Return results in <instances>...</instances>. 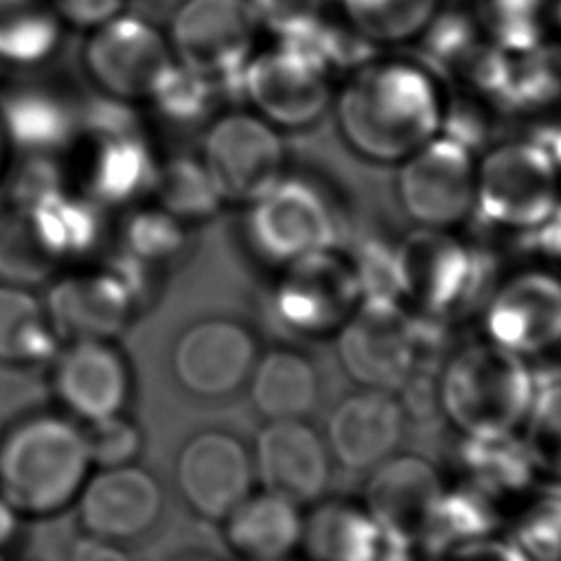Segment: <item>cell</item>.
Here are the masks:
<instances>
[{
	"label": "cell",
	"instance_id": "obj_1",
	"mask_svg": "<svg viewBox=\"0 0 561 561\" xmlns=\"http://www.w3.org/2000/svg\"><path fill=\"white\" fill-rule=\"evenodd\" d=\"M445 83L419 59L377 55L346 75L331 112L346 149L373 164H399L440 129Z\"/></svg>",
	"mask_w": 561,
	"mask_h": 561
},
{
	"label": "cell",
	"instance_id": "obj_2",
	"mask_svg": "<svg viewBox=\"0 0 561 561\" xmlns=\"http://www.w3.org/2000/svg\"><path fill=\"white\" fill-rule=\"evenodd\" d=\"M138 105L105 96L83 101L72 140L59 156L68 186L103 210L149 199L160 156Z\"/></svg>",
	"mask_w": 561,
	"mask_h": 561
},
{
	"label": "cell",
	"instance_id": "obj_3",
	"mask_svg": "<svg viewBox=\"0 0 561 561\" xmlns=\"http://www.w3.org/2000/svg\"><path fill=\"white\" fill-rule=\"evenodd\" d=\"M90 473L85 430L68 414L35 412L0 436V495L20 517L66 511Z\"/></svg>",
	"mask_w": 561,
	"mask_h": 561
},
{
	"label": "cell",
	"instance_id": "obj_4",
	"mask_svg": "<svg viewBox=\"0 0 561 561\" xmlns=\"http://www.w3.org/2000/svg\"><path fill=\"white\" fill-rule=\"evenodd\" d=\"M535 390L528 359L489 340L454 351L436 377L438 408L462 436L519 434Z\"/></svg>",
	"mask_w": 561,
	"mask_h": 561
},
{
	"label": "cell",
	"instance_id": "obj_5",
	"mask_svg": "<svg viewBox=\"0 0 561 561\" xmlns=\"http://www.w3.org/2000/svg\"><path fill=\"white\" fill-rule=\"evenodd\" d=\"M335 335L340 364L351 379L392 390L443 357L447 322L399 300H359Z\"/></svg>",
	"mask_w": 561,
	"mask_h": 561
},
{
	"label": "cell",
	"instance_id": "obj_6",
	"mask_svg": "<svg viewBox=\"0 0 561 561\" xmlns=\"http://www.w3.org/2000/svg\"><path fill=\"white\" fill-rule=\"evenodd\" d=\"M403 302L443 322L482 307L497 285L495 256L454 230L414 228L397 239Z\"/></svg>",
	"mask_w": 561,
	"mask_h": 561
},
{
	"label": "cell",
	"instance_id": "obj_7",
	"mask_svg": "<svg viewBox=\"0 0 561 561\" xmlns=\"http://www.w3.org/2000/svg\"><path fill=\"white\" fill-rule=\"evenodd\" d=\"M243 234L256 259L283 267L311 252L340 248L342 213L324 184L287 171L245 206Z\"/></svg>",
	"mask_w": 561,
	"mask_h": 561
},
{
	"label": "cell",
	"instance_id": "obj_8",
	"mask_svg": "<svg viewBox=\"0 0 561 561\" xmlns=\"http://www.w3.org/2000/svg\"><path fill=\"white\" fill-rule=\"evenodd\" d=\"M561 197V171L535 138L491 145L478 156L473 217L517 237L537 228Z\"/></svg>",
	"mask_w": 561,
	"mask_h": 561
},
{
	"label": "cell",
	"instance_id": "obj_9",
	"mask_svg": "<svg viewBox=\"0 0 561 561\" xmlns=\"http://www.w3.org/2000/svg\"><path fill=\"white\" fill-rule=\"evenodd\" d=\"M333 77L294 44L274 42L256 48L243 70L221 90L243 99L248 110L276 129H307L333 103ZM224 92V94H226Z\"/></svg>",
	"mask_w": 561,
	"mask_h": 561
},
{
	"label": "cell",
	"instance_id": "obj_10",
	"mask_svg": "<svg viewBox=\"0 0 561 561\" xmlns=\"http://www.w3.org/2000/svg\"><path fill=\"white\" fill-rule=\"evenodd\" d=\"M167 33L127 9L85 33L81 66L99 96L145 105L173 66Z\"/></svg>",
	"mask_w": 561,
	"mask_h": 561
},
{
	"label": "cell",
	"instance_id": "obj_11",
	"mask_svg": "<svg viewBox=\"0 0 561 561\" xmlns=\"http://www.w3.org/2000/svg\"><path fill=\"white\" fill-rule=\"evenodd\" d=\"M197 156L224 204L248 206L287 173L283 131L248 107L215 114L204 127Z\"/></svg>",
	"mask_w": 561,
	"mask_h": 561
},
{
	"label": "cell",
	"instance_id": "obj_12",
	"mask_svg": "<svg viewBox=\"0 0 561 561\" xmlns=\"http://www.w3.org/2000/svg\"><path fill=\"white\" fill-rule=\"evenodd\" d=\"M42 298L59 344L116 342L142 309L110 261L61 270Z\"/></svg>",
	"mask_w": 561,
	"mask_h": 561
},
{
	"label": "cell",
	"instance_id": "obj_13",
	"mask_svg": "<svg viewBox=\"0 0 561 561\" xmlns=\"http://www.w3.org/2000/svg\"><path fill=\"white\" fill-rule=\"evenodd\" d=\"M476 164V153L436 134L397 164L401 210L419 228H458L473 217Z\"/></svg>",
	"mask_w": 561,
	"mask_h": 561
},
{
	"label": "cell",
	"instance_id": "obj_14",
	"mask_svg": "<svg viewBox=\"0 0 561 561\" xmlns=\"http://www.w3.org/2000/svg\"><path fill=\"white\" fill-rule=\"evenodd\" d=\"M362 294L340 248L300 256L278 267L272 307L278 322L302 337H327L342 329Z\"/></svg>",
	"mask_w": 561,
	"mask_h": 561
},
{
	"label": "cell",
	"instance_id": "obj_15",
	"mask_svg": "<svg viewBox=\"0 0 561 561\" xmlns=\"http://www.w3.org/2000/svg\"><path fill=\"white\" fill-rule=\"evenodd\" d=\"M164 33L178 64L224 81L256 53L261 26L250 0H180Z\"/></svg>",
	"mask_w": 561,
	"mask_h": 561
},
{
	"label": "cell",
	"instance_id": "obj_16",
	"mask_svg": "<svg viewBox=\"0 0 561 561\" xmlns=\"http://www.w3.org/2000/svg\"><path fill=\"white\" fill-rule=\"evenodd\" d=\"M482 327L489 342L524 359L559 348L561 276L530 267L497 280L482 305Z\"/></svg>",
	"mask_w": 561,
	"mask_h": 561
},
{
	"label": "cell",
	"instance_id": "obj_17",
	"mask_svg": "<svg viewBox=\"0 0 561 561\" xmlns=\"http://www.w3.org/2000/svg\"><path fill=\"white\" fill-rule=\"evenodd\" d=\"M256 357V340L243 322L210 316L191 322L175 337L171 370L188 394L221 399L250 379Z\"/></svg>",
	"mask_w": 561,
	"mask_h": 561
},
{
	"label": "cell",
	"instance_id": "obj_18",
	"mask_svg": "<svg viewBox=\"0 0 561 561\" xmlns=\"http://www.w3.org/2000/svg\"><path fill=\"white\" fill-rule=\"evenodd\" d=\"M50 364V388L64 414L81 425L125 414L134 377L116 342H66Z\"/></svg>",
	"mask_w": 561,
	"mask_h": 561
},
{
	"label": "cell",
	"instance_id": "obj_19",
	"mask_svg": "<svg viewBox=\"0 0 561 561\" xmlns=\"http://www.w3.org/2000/svg\"><path fill=\"white\" fill-rule=\"evenodd\" d=\"M252 456L230 432H197L178 451V491L186 506L204 519L221 522L252 493Z\"/></svg>",
	"mask_w": 561,
	"mask_h": 561
},
{
	"label": "cell",
	"instance_id": "obj_20",
	"mask_svg": "<svg viewBox=\"0 0 561 561\" xmlns=\"http://www.w3.org/2000/svg\"><path fill=\"white\" fill-rule=\"evenodd\" d=\"M75 506L85 535L125 543L147 535L158 524L164 493L151 471L131 462L90 473Z\"/></svg>",
	"mask_w": 561,
	"mask_h": 561
},
{
	"label": "cell",
	"instance_id": "obj_21",
	"mask_svg": "<svg viewBox=\"0 0 561 561\" xmlns=\"http://www.w3.org/2000/svg\"><path fill=\"white\" fill-rule=\"evenodd\" d=\"M370 473L364 506L388 543L405 548L421 543L445 484L436 467L414 454L388 456Z\"/></svg>",
	"mask_w": 561,
	"mask_h": 561
},
{
	"label": "cell",
	"instance_id": "obj_22",
	"mask_svg": "<svg viewBox=\"0 0 561 561\" xmlns=\"http://www.w3.org/2000/svg\"><path fill=\"white\" fill-rule=\"evenodd\" d=\"M31 72L0 83V118L13 153L59 158L77 131L83 101L68 85Z\"/></svg>",
	"mask_w": 561,
	"mask_h": 561
},
{
	"label": "cell",
	"instance_id": "obj_23",
	"mask_svg": "<svg viewBox=\"0 0 561 561\" xmlns=\"http://www.w3.org/2000/svg\"><path fill=\"white\" fill-rule=\"evenodd\" d=\"M59 193L35 204L2 202L0 283L35 289L72 265L66 228L55 204Z\"/></svg>",
	"mask_w": 561,
	"mask_h": 561
},
{
	"label": "cell",
	"instance_id": "obj_24",
	"mask_svg": "<svg viewBox=\"0 0 561 561\" xmlns=\"http://www.w3.org/2000/svg\"><path fill=\"white\" fill-rule=\"evenodd\" d=\"M252 465L265 491L298 506L316 502L331 473L324 440L300 419L270 421L256 436Z\"/></svg>",
	"mask_w": 561,
	"mask_h": 561
},
{
	"label": "cell",
	"instance_id": "obj_25",
	"mask_svg": "<svg viewBox=\"0 0 561 561\" xmlns=\"http://www.w3.org/2000/svg\"><path fill=\"white\" fill-rule=\"evenodd\" d=\"M403 430V405L390 390L364 388L342 399L327 430L333 458L353 469H373L394 454Z\"/></svg>",
	"mask_w": 561,
	"mask_h": 561
},
{
	"label": "cell",
	"instance_id": "obj_26",
	"mask_svg": "<svg viewBox=\"0 0 561 561\" xmlns=\"http://www.w3.org/2000/svg\"><path fill=\"white\" fill-rule=\"evenodd\" d=\"M228 548L241 561H283L302 537L298 504L270 493H250L224 519Z\"/></svg>",
	"mask_w": 561,
	"mask_h": 561
},
{
	"label": "cell",
	"instance_id": "obj_27",
	"mask_svg": "<svg viewBox=\"0 0 561 561\" xmlns=\"http://www.w3.org/2000/svg\"><path fill=\"white\" fill-rule=\"evenodd\" d=\"M386 543L366 506L322 502L302 519L300 546L309 561H381Z\"/></svg>",
	"mask_w": 561,
	"mask_h": 561
},
{
	"label": "cell",
	"instance_id": "obj_28",
	"mask_svg": "<svg viewBox=\"0 0 561 561\" xmlns=\"http://www.w3.org/2000/svg\"><path fill=\"white\" fill-rule=\"evenodd\" d=\"M419 61L425 64L443 83L465 88L491 50V42L478 26L471 9L440 7L430 24L414 39Z\"/></svg>",
	"mask_w": 561,
	"mask_h": 561
},
{
	"label": "cell",
	"instance_id": "obj_29",
	"mask_svg": "<svg viewBox=\"0 0 561 561\" xmlns=\"http://www.w3.org/2000/svg\"><path fill=\"white\" fill-rule=\"evenodd\" d=\"M254 408L270 421L302 419L318 401V375L296 348H272L256 357L250 373Z\"/></svg>",
	"mask_w": 561,
	"mask_h": 561
},
{
	"label": "cell",
	"instance_id": "obj_30",
	"mask_svg": "<svg viewBox=\"0 0 561 561\" xmlns=\"http://www.w3.org/2000/svg\"><path fill=\"white\" fill-rule=\"evenodd\" d=\"M64 28L48 0H0V72H31L48 64Z\"/></svg>",
	"mask_w": 561,
	"mask_h": 561
},
{
	"label": "cell",
	"instance_id": "obj_31",
	"mask_svg": "<svg viewBox=\"0 0 561 561\" xmlns=\"http://www.w3.org/2000/svg\"><path fill=\"white\" fill-rule=\"evenodd\" d=\"M59 346L44 298L31 287L0 283V364H46Z\"/></svg>",
	"mask_w": 561,
	"mask_h": 561
},
{
	"label": "cell",
	"instance_id": "obj_32",
	"mask_svg": "<svg viewBox=\"0 0 561 561\" xmlns=\"http://www.w3.org/2000/svg\"><path fill=\"white\" fill-rule=\"evenodd\" d=\"M460 471L465 476V486L489 502L519 495L535 478L526 447L515 434L465 436L460 447Z\"/></svg>",
	"mask_w": 561,
	"mask_h": 561
},
{
	"label": "cell",
	"instance_id": "obj_33",
	"mask_svg": "<svg viewBox=\"0 0 561 561\" xmlns=\"http://www.w3.org/2000/svg\"><path fill=\"white\" fill-rule=\"evenodd\" d=\"M149 199L188 228L210 221L226 206L197 153L160 158Z\"/></svg>",
	"mask_w": 561,
	"mask_h": 561
},
{
	"label": "cell",
	"instance_id": "obj_34",
	"mask_svg": "<svg viewBox=\"0 0 561 561\" xmlns=\"http://www.w3.org/2000/svg\"><path fill=\"white\" fill-rule=\"evenodd\" d=\"M561 99V59L543 44L506 53L502 79L493 96L497 112L537 114Z\"/></svg>",
	"mask_w": 561,
	"mask_h": 561
},
{
	"label": "cell",
	"instance_id": "obj_35",
	"mask_svg": "<svg viewBox=\"0 0 561 561\" xmlns=\"http://www.w3.org/2000/svg\"><path fill=\"white\" fill-rule=\"evenodd\" d=\"M188 230L164 208L145 199L125 208L118 228V252L160 272L186 254Z\"/></svg>",
	"mask_w": 561,
	"mask_h": 561
},
{
	"label": "cell",
	"instance_id": "obj_36",
	"mask_svg": "<svg viewBox=\"0 0 561 561\" xmlns=\"http://www.w3.org/2000/svg\"><path fill=\"white\" fill-rule=\"evenodd\" d=\"M379 48L414 42L430 24L440 0H331Z\"/></svg>",
	"mask_w": 561,
	"mask_h": 561
},
{
	"label": "cell",
	"instance_id": "obj_37",
	"mask_svg": "<svg viewBox=\"0 0 561 561\" xmlns=\"http://www.w3.org/2000/svg\"><path fill=\"white\" fill-rule=\"evenodd\" d=\"M219 99L224 94L217 79L173 61L145 105L169 125L191 127L206 125L217 114Z\"/></svg>",
	"mask_w": 561,
	"mask_h": 561
},
{
	"label": "cell",
	"instance_id": "obj_38",
	"mask_svg": "<svg viewBox=\"0 0 561 561\" xmlns=\"http://www.w3.org/2000/svg\"><path fill=\"white\" fill-rule=\"evenodd\" d=\"M550 0H476L471 9L484 37L504 53H524L543 44Z\"/></svg>",
	"mask_w": 561,
	"mask_h": 561
},
{
	"label": "cell",
	"instance_id": "obj_39",
	"mask_svg": "<svg viewBox=\"0 0 561 561\" xmlns=\"http://www.w3.org/2000/svg\"><path fill=\"white\" fill-rule=\"evenodd\" d=\"M522 443L535 473L561 482V379L539 386L522 425Z\"/></svg>",
	"mask_w": 561,
	"mask_h": 561
},
{
	"label": "cell",
	"instance_id": "obj_40",
	"mask_svg": "<svg viewBox=\"0 0 561 561\" xmlns=\"http://www.w3.org/2000/svg\"><path fill=\"white\" fill-rule=\"evenodd\" d=\"M517 561H561V491L533 500L504 541Z\"/></svg>",
	"mask_w": 561,
	"mask_h": 561
},
{
	"label": "cell",
	"instance_id": "obj_41",
	"mask_svg": "<svg viewBox=\"0 0 561 561\" xmlns=\"http://www.w3.org/2000/svg\"><path fill=\"white\" fill-rule=\"evenodd\" d=\"M362 300H399L401 291V270L397 241L381 234H366L348 252Z\"/></svg>",
	"mask_w": 561,
	"mask_h": 561
},
{
	"label": "cell",
	"instance_id": "obj_42",
	"mask_svg": "<svg viewBox=\"0 0 561 561\" xmlns=\"http://www.w3.org/2000/svg\"><path fill=\"white\" fill-rule=\"evenodd\" d=\"M495 112L497 107L473 90H467V88H456V92L445 90L438 134L456 140L471 153L480 156L493 145L491 136L495 131Z\"/></svg>",
	"mask_w": 561,
	"mask_h": 561
},
{
	"label": "cell",
	"instance_id": "obj_43",
	"mask_svg": "<svg viewBox=\"0 0 561 561\" xmlns=\"http://www.w3.org/2000/svg\"><path fill=\"white\" fill-rule=\"evenodd\" d=\"M83 430L92 469L131 465L142 451V430L127 414L90 423Z\"/></svg>",
	"mask_w": 561,
	"mask_h": 561
},
{
	"label": "cell",
	"instance_id": "obj_44",
	"mask_svg": "<svg viewBox=\"0 0 561 561\" xmlns=\"http://www.w3.org/2000/svg\"><path fill=\"white\" fill-rule=\"evenodd\" d=\"M331 0H250L261 31L276 42H291L309 33L327 13Z\"/></svg>",
	"mask_w": 561,
	"mask_h": 561
},
{
	"label": "cell",
	"instance_id": "obj_45",
	"mask_svg": "<svg viewBox=\"0 0 561 561\" xmlns=\"http://www.w3.org/2000/svg\"><path fill=\"white\" fill-rule=\"evenodd\" d=\"M64 26L92 31L127 9V0H48Z\"/></svg>",
	"mask_w": 561,
	"mask_h": 561
},
{
	"label": "cell",
	"instance_id": "obj_46",
	"mask_svg": "<svg viewBox=\"0 0 561 561\" xmlns=\"http://www.w3.org/2000/svg\"><path fill=\"white\" fill-rule=\"evenodd\" d=\"M519 239H524L526 248L537 256L550 263H561V197L548 217Z\"/></svg>",
	"mask_w": 561,
	"mask_h": 561
},
{
	"label": "cell",
	"instance_id": "obj_47",
	"mask_svg": "<svg viewBox=\"0 0 561 561\" xmlns=\"http://www.w3.org/2000/svg\"><path fill=\"white\" fill-rule=\"evenodd\" d=\"M68 561H131L123 543L99 539L92 535H81L72 541L68 550Z\"/></svg>",
	"mask_w": 561,
	"mask_h": 561
},
{
	"label": "cell",
	"instance_id": "obj_48",
	"mask_svg": "<svg viewBox=\"0 0 561 561\" xmlns=\"http://www.w3.org/2000/svg\"><path fill=\"white\" fill-rule=\"evenodd\" d=\"M449 561H517V559L504 541L497 543V541L484 539L449 552Z\"/></svg>",
	"mask_w": 561,
	"mask_h": 561
},
{
	"label": "cell",
	"instance_id": "obj_49",
	"mask_svg": "<svg viewBox=\"0 0 561 561\" xmlns=\"http://www.w3.org/2000/svg\"><path fill=\"white\" fill-rule=\"evenodd\" d=\"M543 46L550 48L561 59V0H550L548 2Z\"/></svg>",
	"mask_w": 561,
	"mask_h": 561
},
{
	"label": "cell",
	"instance_id": "obj_50",
	"mask_svg": "<svg viewBox=\"0 0 561 561\" xmlns=\"http://www.w3.org/2000/svg\"><path fill=\"white\" fill-rule=\"evenodd\" d=\"M20 519L22 517L13 511V506L0 495V552L15 539Z\"/></svg>",
	"mask_w": 561,
	"mask_h": 561
},
{
	"label": "cell",
	"instance_id": "obj_51",
	"mask_svg": "<svg viewBox=\"0 0 561 561\" xmlns=\"http://www.w3.org/2000/svg\"><path fill=\"white\" fill-rule=\"evenodd\" d=\"M13 160V147H11V140L7 136V129H4V123L0 118V182L4 180L7 175V169Z\"/></svg>",
	"mask_w": 561,
	"mask_h": 561
},
{
	"label": "cell",
	"instance_id": "obj_52",
	"mask_svg": "<svg viewBox=\"0 0 561 561\" xmlns=\"http://www.w3.org/2000/svg\"><path fill=\"white\" fill-rule=\"evenodd\" d=\"M145 7H156V9H173L180 0H136Z\"/></svg>",
	"mask_w": 561,
	"mask_h": 561
}]
</instances>
